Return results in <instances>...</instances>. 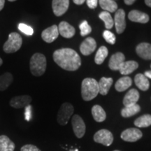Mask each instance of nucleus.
Segmentation results:
<instances>
[{"instance_id":"obj_1","label":"nucleus","mask_w":151,"mask_h":151,"mask_svg":"<svg viewBox=\"0 0 151 151\" xmlns=\"http://www.w3.org/2000/svg\"><path fill=\"white\" fill-rule=\"evenodd\" d=\"M53 60L62 69L67 71H76L81 65L79 55L71 48H61L53 53Z\"/></svg>"},{"instance_id":"obj_2","label":"nucleus","mask_w":151,"mask_h":151,"mask_svg":"<svg viewBox=\"0 0 151 151\" xmlns=\"http://www.w3.org/2000/svg\"><path fill=\"white\" fill-rule=\"evenodd\" d=\"M99 93V85L95 79L92 78H85L81 85V95L85 101L93 99Z\"/></svg>"},{"instance_id":"obj_3","label":"nucleus","mask_w":151,"mask_h":151,"mask_svg":"<svg viewBox=\"0 0 151 151\" xmlns=\"http://www.w3.org/2000/svg\"><path fill=\"white\" fill-rule=\"evenodd\" d=\"M46 58L42 53H35L29 62V68L32 74L35 76H41L46 69Z\"/></svg>"},{"instance_id":"obj_4","label":"nucleus","mask_w":151,"mask_h":151,"mask_svg":"<svg viewBox=\"0 0 151 151\" xmlns=\"http://www.w3.org/2000/svg\"><path fill=\"white\" fill-rule=\"evenodd\" d=\"M22 44L21 36L17 32H12L9 35V39L4 43L3 50L6 53H14L20 50Z\"/></svg>"},{"instance_id":"obj_5","label":"nucleus","mask_w":151,"mask_h":151,"mask_svg":"<svg viewBox=\"0 0 151 151\" xmlns=\"http://www.w3.org/2000/svg\"><path fill=\"white\" fill-rule=\"evenodd\" d=\"M74 109L70 103L62 104L58 113L57 120L61 125H65L68 123L69 118L72 116Z\"/></svg>"},{"instance_id":"obj_6","label":"nucleus","mask_w":151,"mask_h":151,"mask_svg":"<svg viewBox=\"0 0 151 151\" xmlns=\"http://www.w3.org/2000/svg\"><path fill=\"white\" fill-rule=\"evenodd\" d=\"M94 141L106 146H110L113 141V136L107 129H100L94 135Z\"/></svg>"},{"instance_id":"obj_7","label":"nucleus","mask_w":151,"mask_h":151,"mask_svg":"<svg viewBox=\"0 0 151 151\" xmlns=\"http://www.w3.org/2000/svg\"><path fill=\"white\" fill-rule=\"evenodd\" d=\"M73 131L77 138L81 139L86 133V124L81 117L78 115H74L71 120Z\"/></svg>"},{"instance_id":"obj_8","label":"nucleus","mask_w":151,"mask_h":151,"mask_svg":"<svg viewBox=\"0 0 151 151\" xmlns=\"http://www.w3.org/2000/svg\"><path fill=\"white\" fill-rule=\"evenodd\" d=\"M143 134L137 128H129L122 132L120 137L122 140L127 142H135L141 139Z\"/></svg>"},{"instance_id":"obj_9","label":"nucleus","mask_w":151,"mask_h":151,"mask_svg":"<svg viewBox=\"0 0 151 151\" xmlns=\"http://www.w3.org/2000/svg\"><path fill=\"white\" fill-rule=\"evenodd\" d=\"M114 24L118 34H122L126 28L125 12L123 9H119L116 11L114 17Z\"/></svg>"},{"instance_id":"obj_10","label":"nucleus","mask_w":151,"mask_h":151,"mask_svg":"<svg viewBox=\"0 0 151 151\" xmlns=\"http://www.w3.org/2000/svg\"><path fill=\"white\" fill-rule=\"evenodd\" d=\"M69 6V0H52V8L56 16H61L67 12Z\"/></svg>"},{"instance_id":"obj_11","label":"nucleus","mask_w":151,"mask_h":151,"mask_svg":"<svg viewBox=\"0 0 151 151\" xmlns=\"http://www.w3.org/2000/svg\"><path fill=\"white\" fill-rule=\"evenodd\" d=\"M58 36H59L58 27L55 24H53L44 29L41 33V38L43 40L48 43L53 42L55 40H56Z\"/></svg>"},{"instance_id":"obj_12","label":"nucleus","mask_w":151,"mask_h":151,"mask_svg":"<svg viewBox=\"0 0 151 151\" xmlns=\"http://www.w3.org/2000/svg\"><path fill=\"white\" fill-rule=\"evenodd\" d=\"M32 101V97L29 95L17 96L10 100L9 104L15 109H22L27 106Z\"/></svg>"},{"instance_id":"obj_13","label":"nucleus","mask_w":151,"mask_h":151,"mask_svg":"<svg viewBox=\"0 0 151 151\" xmlns=\"http://www.w3.org/2000/svg\"><path fill=\"white\" fill-rule=\"evenodd\" d=\"M97 48V43L93 38L88 37L83 41L80 46L81 52L83 55H89L92 54Z\"/></svg>"},{"instance_id":"obj_14","label":"nucleus","mask_w":151,"mask_h":151,"mask_svg":"<svg viewBox=\"0 0 151 151\" xmlns=\"http://www.w3.org/2000/svg\"><path fill=\"white\" fill-rule=\"evenodd\" d=\"M58 27L59 34H60L62 37L67 38V39H70L73 37L76 33L75 28L67 22H61Z\"/></svg>"},{"instance_id":"obj_15","label":"nucleus","mask_w":151,"mask_h":151,"mask_svg":"<svg viewBox=\"0 0 151 151\" xmlns=\"http://www.w3.org/2000/svg\"><path fill=\"white\" fill-rule=\"evenodd\" d=\"M125 60V57L122 52H116L111 57L109 62V68L113 71H119L120 66Z\"/></svg>"},{"instance_id":"obj_16","label":"nucleus","mask_w":151,"mask_h":151,"mask_svg":"<svg viewBox=\"0 0 151 151\" xmlns=\"http://www.w3.org/2000/svg\"><path fill=\"white\" fill-rule=\"evenodd\" d=\"M138 55L144 60H151V44L148 43H141L136 48Z\"/></svg>"},{"instance_id":"obj_17","label":"nucleus","mask_w":151,"mask_h":151,"mask_svg":"<svg viewBox=\"0 0 151 151\" xmlns=\"http://www.w3.org/2000/svg\"><path fill=\"white\" fill-rule=\"evenodd\" d=\"M128 18L132 22L139 23H147L149 21L148 14L137 10H132L128 14Z\"/></svg>"},{"instance_id":"obj_18","label":"nucleus","mask_w":151,"mask_h":151,"mask_svg":"<svg viewBox=\"0 0 151 151\" xmlns=\"http://www.w3.org/2000/svg\"><path fill=\"white\" fill-rule=\"evenodd\" d=\"M139 99V93L136 89H131L128 91L123 99V104L124 106L133 105L137 104Z\"/></svg>"},{"instance_id":"obj_19","label":"nucleus","mask_w":151,"mask_h":151,"mask_svg":"<svg viewBox=\"0 0 151 151\" xmlns=\"http://www.w3.org/2000/svg\"><path fill=\"white\" fill-rule=\"evenodd\" d=\"M139 67V64L135 61H124L120 66V72L122 75H128L135 71Z\"/></svg>"},{"instance_id":"obj_20","label":"nucleus","mask_w":151,"mask_h":151,"mask_svg":"<svg viewBox=\"0 0 151 151\" xmlns=\"http://www.w3.org/2000/svg\"><path fill=\"white\" fill-rule=\"evenodd\" d=\"M113 78H106L102 77L100 81L98 82L99 85V93L101 95H106L110 90L111 86L113 84Z\"/></svg>"},{"instance_id":"obj_21","label":"nucleus","mask_w":151,"mask_h":151,"mask_svg":"<svg viewBox=\"0 0 151 151\" xmlns=\"http://www.w3.org/2000/svg\"><path fill=\"white\" fill-rule=\"evenodd\" d=\"M134 82L137 88H139V89L143 90V91H146L149 89L150 83H149L148 78L144 74L138 73V74L136 75Z\"/></svg>"},{"instance_id":"obj_22","label":"nucleus","mask_w":151,"mask_h":151,"mask_svg":"<svg viewBox=\"0 0 151 151\" xmlns=\"http://www.w3.org/2000/svg\"><path fill=\"white\" fill-rule=\"evenodd\" d=\"M15 143L7 136H0V151H14Z\"/></svg>"},{"instance_id":"obj_23","label":"nucleus","mask_w":151,"mask_h":151,"mask_svg":"<svg viewBox=\"0 0 151 151\" xmlns=\"http://www.w3.org/2000/svg\"><path fill=\"white\" fill-rule=\"evenodd\" d=\"M132 84V80L128 76H124L117 81L115 85V88L117 91L123 92L127 90Z\"/></svg>"},{"instance_id":"obj_24","label":"nucleus","mask_w":151,"mask_h":151,"mask_svg":"<svg viewBox=\"0 0 151 151\" xmlns=\"http://www.w3.org/2000/svg\"><path fill=\"white\" fill-rule=\"evenodd\" d=\"M92 114L95 121L98 122H104L106 118V114L101 106L94 105L92 109Z\"/></svg>"},{"instance_id":"obj_25","label":"nucleus","mask_w":151,"mask_h":151,"mask_svg":"<svg viewBox=\"0 0 151 151\" xmlns=\"http://www.w3.org/2000/svg\"><path fill=\"white\" fill-rule=\"evenodd\" d=\"M14 81L13 75L9 72H6L0 76V91H4L11 86Z\"/></svg>"},{"instance_id":"obj_26","label":"nucleus","mask_w":151,"mask_h":151,"mask_svg":"<svg viewBox=\"0 0 151 151\" xmlns=\"http://www.w3.org/2000/svg\"><path fill=\"white\" fill-rule=\"evenodd\" d=\"M141 111L140 106L137 104H135L124 106V109H122L121 115L123 118H129L134 115L137 114Z\"/></svg>"},{"instance_id":"obj_27","label":"nucleus","mask_w":151,"mask_h":151,"mask_svg":"<svg viewBox=\"0 0 151 151\" xmlns=\"http://www.w3.org/2000/svg\"><path fill=\"white\" fill-rule=\"evenodd\" d=\"M99 4L104 11L113 13L118 10V4L114 0H99Z\"/></svg>"},{"instance_id":"obj_28","label":"nucleus","mask_w":151,"mask_h":151,"mask_svg":"<svg viewBox=\"0 0 151 151\" xmlns=\"http://www.w3.org/2000/svg\"><path fill=\"white\" fill-rule=\"evenodd\" d=\"M109 55L108 48L106 46H101L98 49L94 58V62L98 65H101Z\"/></svg>"},{"instance_id":"obj_29","label":"nucleus","mask_w":151,"mask_h":151,"mask_svg":"<svg viewBox=\"0 0 151 151\" xmlns=\"http://www.w3.org/2000/svg\"><path fill=\"white\" fill-rule=\"evenodd\" d=\"M134 125L137 127H148L151 125V115L146 114L138 118L134 121Z\"/></svg>"},{"instance_id":"obj_30","label":"nucleus","mask_w":151,"mask_h":151,"mask_svg":"<svg viewBox=\"0 0 151 151\" xmlns=\"http://www.w3.org/2000/svg\"><path fill=\"white\" fill-rule=\"evenodd\" d=\"M99 17L104 22L105 27L107 29H110L113 27L114 21H113V19L111 17L110 13L107 12V11H102L99 14Z\"/></svg>"},{"instance_id":"obj_31","label":"nucleus","mask_w":151,"mask_h":151,"mask_svg":"<svg viewBox=\"0 0 151 151\" xmlns=\"http://www.w3.org/2000/svg\"><path fill=\"white\" fill-rule=\"evenodd\" d=\"M79 28L81 29V35L82 37H85V36L88 35L89 34L91 33L92 28L88 24V22L86 20L83 21L79 25Z\"/></svg>"},{"instance_id":"obj_32","label":"nucleus","mask_w":151,"mask_h":151,"mask_svg":"<svg viewBox=\"0 0 151 151\" xmlns=\"http://www.w3.org/2000/svg\"><path fill=\"white\" fill-rule=\"evenodd\" d=\"M18 29L24 35L27 36H32L34 34V30L30 26L27 25L24 23H20L18 26Z\"/></svg>"},{"instance_id":"obj_33","label":"nucleus","mask_w":151,"mask_h":151,"mask_svg":"<svg viewBox=\"0 0 151 151\" xmlns=\"http://www.w3.org/2000/svg\"><path fill=\"white\" fill-rule=\"evenodd\" d=\"M103 37L104 39L110 44H115L116 43V36L114 34L111 32L109 31V30H105L103 33Z\"/></svg>"},{"instance_id":"obj_34","label":"nucleus","mask_w":151,"mask_h":151,"mask_svg":"<svg viewBox=\"0 0 151 151\" xmlns=\"http://www.w3.org/2000/svg\"><path fill=\"white\" fill-rule=\"evenodd\" d=\"M20 151H41V150H39L37 146H34V145L27 144V145H24V146H22L21 149H20Z\"/></svg>"},{"instance_id":"obj_35","label":"nucleus","mask_w":151,"mask_h":151,"mask_svg":"<svg viewBox=\"0 0 151 151\" xmlns=\"http://www.w3.org/2000/svg\"><path fill=\"white\" fill-rule=\"evenodd\" d=\"M86 2L89 8L94 9L97 6L98 0H86Z\"/></svg>"},{"instance_id":"obj_36","label":"nucleus","mask_w":151,"mask_h":151,"mask_svg":"<svg viewBox=\"0 0 151 151\" xmlns=\"http://www.w3.org/2000/svg\"><path fill=\"white\" fill-rule=\"evenodd\" d=\"M31 118V106L29 105H28L27 106H26V111H25V118L26 120H29Z\"/></svg>"},{"instance_id":"obj_37","label":"nucleus","mask_w":151,"mask_h":151,"mask_svg":"<svg viewBox=\"0 0 151 151\" xmlns=\"http://www.w3.org/2000/svg\"><path fill=\"white\" fill-rule=\"evenodd\" d=\"M73 2L76 4L77 5H82L83 4L85 1H86V0H73Z\"/></svg>"},{"instance_id":"obj_38","label":"nucleus","mask_w":151,"mask_h":151,"mask_svg":"<svg viewBox=\"0 0 151 151\" xmlns=\"http://www.w3.org/2000/svg\"><path fill=\"white\" fill-rule=\"evenodd\" d=\"M124 1L127 5H132L135 2L136 0H124Z\"/></svg>"},{"instance_id":"obj_39","label":"nucleus","mask_w":151,"mask_h":151,"mask_svg":"<svg viewBox=\"0 0 151 151\" xmlns=\"http://www.w3.org/2000/svg\"><path fill=\"white\" fill-rule=\"evenodd\" d=\"M5 0H0V11H2V9L4 7Z\"/></svg>"},{"instance_id":"obj_40","label":"nucleus","mask_w":151,"mask_h":151,"mask_svg":"<svg viewBox=\"0 0 151 151\" xmlns=\"http://www.w3.org/2000/svg\"><path fill=\"white\" fill-rule=\"evenodd\" d=\"M144 75L146 76L148 78H150L151 79V71H147L145 72Z\"/></svg>"},{"instance_id":"obj_41","label":"nucleus","mask_w":151,"mask_h":151,"mask_svg":"<svg viewBox=\"0 0 151 151\" xmlns=\"http://www.w3.org/2000/svg\"><path fill=\"white\" fill-rule=\"evenodd\" d=\"M145 3L148 6L151 8V0H145Z\"/></svg>"},{"instance_id":"obj_42","label":"nucleus","mask_w":151,"mask_h":151,"mask_svg":"<svg viewBox=\"0 0 151 151\" xmlns=\"http://www.w3.org/2000/svg\"><path fill=\"white\" fill-rule=\"evenodd\" d=\"M2 64H3V61H2V60H1V58H0V67L2 65Z\"/></svg>"},{"instance_id":"obj_43","label":"nucleus","mask_w":151,"mask_h":151,"mask_svg":"<svg viewBox=\"0 0 151 151\" xmlns=\"http://www.w3.org/2000/svg\"><path fill=\"white\" fill-rule=\"evenodd\" d=\"M8 1H16V0H8Z\"/></svg>"},{"instance_id":"obj_44","label":"nucleus","mask_w":151,"mask_h":151,"mask_svg":"<svg viewBox=\"0 0 151 151\" xmlns=\"http://www.w3.org/2000/svg\"><path fill=\"white\" fill-rule=\"evenodd\" d=\"M113 151H120V150H113Z\"/></svg>"},{"instance_id":"obj_45","label":"nucleus","mask_w":151,"mask_h":151,"mask_svg":"<svg viewBox=\"0 0 151 151\" xmlns=\"http://www.w3.org/2000/svg\"><path fill=\"white\" fill-rule=\"evenodd\" d=\"M150 67H151V65H150Z\"/></svg>"}]
</instances>
